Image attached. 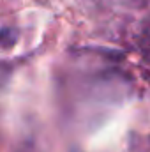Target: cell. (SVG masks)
I'll list each match as a JSON object with an SVG mask.
<instances>
[{
    "instance_id": "1",
    "label": "cell",
    "mask_w": 150,
    "mask_h": 152,
    "mask_svg": "<svg viewBox=\"0 0 150 152\" xmlns=\"http://www.w3.org/2000/svg\"><path fill=\"white\" fill-rule=\"evenodd\" d=\"M16 42V32L12 28H4L0 30V46L4 48H9Z\"/></svg>"
}]
</instances>
